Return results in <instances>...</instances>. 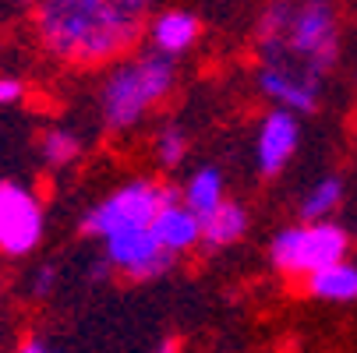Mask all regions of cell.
I'll list each match as a JSON object with an SVG mask.
<instances>
[{
  "label": "cell",
  "instance_id": "6da1fadb",
  "mask_svg": "<svg viewBox=\"0 0 357 353\" xmlns=\"http://www.w3.org/2000/svg\"><path fill=\"white\" fill-rule=\"evenodd\" d=\"M32 25L46 54L75 68H103L142 36L138 11L121 0H36Z\"/></svg>",
  "mask_w": 357,
  "mask_h": 353
},
{
  "label": "cell",
  "instance_id": "7a4b0ae2",
  "mask_svg": "<svg viewBox=\"0 0 357 353\" xmlns=\"http://www.w3.org/2000/svg\"><path fill=\"white\" fill-rule=\"evenodd\" d=\"M340 57V11L336 0H290L280 32L259 36V61L283 68L308 81H322Z\"/></svg>",
  "mask_w": 357,
  "mask_h": 353
},
{
  "label": "cell",
  "instance_id": "3957f363",
  "mask_svg": "<svg viewBox=\"0 0 357 353\" xmlns=\"http://www.w3.org/2000/svg\"><path fill=\"white\" fill-rule=\"evenodd\" d=\"M177 71L170 54H138L117 64L99 85V117L110 131H131L174 92Z\"/></svg>",
  "mask_w": 357,
  "mask_h": 353
},
{
  "label": "cell",
  "instance_id": "277c9868",
  "mask_svg": "<svg viewBox=\"0 0 357 353\" xmlns=\"http://www.w3.org/2000/svg\"><path fill=\"white\" fill-rule=\"evenodd\" d=\"M347 247H350L347 230L336 226L333 219H319V223H308V226L280 230L269 244V258L287 276H308L322 265L343 262Z\"/></svg>",
  "mask_w": 357,
  "mask_h": 353
},
{
  "label": "cell",
  "instance_id": "5b68a950",
  "mask_svg": "<svg viewBox=\"0 0 357 353\" xmlns=\"http://www.w3.org/2000/svg\"><path fill=\"white\" fill-rule=\"evenodd\" d=\"M160 191H163V184L138 177V180L117 187L107 201L92 205L85 212V219H82V230L89 237H110V233H117L124 226H149L152 216H156L160 205H163Z\"/></svg>",
  "mask_w": 357,
  "mask_h": 353
},
{
  "label": "cell",
  "instance_id": "8992f818",
  "mask_svg": "<svg viewBox=\"0 0 357 353\" xmlns=\"http://www.w3.org/2000/svg\"><path fill=\"white\" fill-rule=\"evenodd\" d=\"M39 240H43L39 198L18 180H0V255L8 258L32 255Z\"/></svg>",
  "mask_w": 357,
  "mask_h": 353
},
{
  "label": "cell",
  "instance_id": "52a82bcc",
  "mask_svg": "<svg viewBox=\"0 0 357 353\" xmlns=\"http://www.w3.org/2000/svg\"><path fill=\"white\" fill-rule=\"evenodd\" d=\"M107 240V258L114 269H121L128 279L135 283H145V279H156V276H167L174 269V251H167L156 233L149 226H124Z\"/></svg>",
  "mask_w": 357,
  "mask_h": 353
},
{
  "label": "cell",
  "instance_id": "ba28073f",
  "mask_svg": "<svg viewBox=\"0 0 357 353\" xmlns=\"http://www.w3.org/2000/svg\"><path fill=\"white\" fill-rule=\"evenodd\" d=\"M297 141H301V131H297V117L294 110H283L276 107L273 113H266L262 127H259V141H255V152H259V170L266 177H276L290 156L297 152Z\"/></svg>",
  "mask_w": 357,
  "mask_h": 353
},
{
  "label": "cell",
  "instance_id": "9c48e42d",
  "mask_svg": "<svg viewBox=\"0 0 357 353\" xmlns=\"http://www.w3.org/2000/svg\"><path fill=\"white\" fill-rule=\"evenodd\" d=\"M259 88L283 110H294V113H315L319 110V81H308L294 71L259 64Z\"/></svg>",
  "mask_w": 357,
  "mask_h": 353
},
{
  "label": "cell",
  "instance_id": "30bf717a",
  "mask_svg": "<svg viewBox=\"0 0 357 353\" xmlns=\"http://www.w3.org/2000/svg\"><path fill=\"white\" fill-rule=\"evenodd\" d=\"M149 230L156 233V240L181 255V251H191L198 240H202V216L191 212L184 201H174V205H160V212L152 216Z\"/></svg>",
  "mask_w": 357,
  "mask_h": 353
},
{
  "label": "cell",
  "instance_id": "8fae6325",
  "mask_svg": "<svg viewBox=\"0 0 357 353\" xmlns=\"http://www.w3.org/2000/svg\"><path fill=\"white\" fill-rule=\"evenodd\" d=\"M149 36H152V46H156L160 54L174 57V54H184V49H191L198 42L202 22L188 11H167L149 25Z\"/></svg>",
  "mask_w": 357,
  "mask_h": 353
},
{
  "label": "cell",
  "instance_id": "7c38bea8",
  "mask_svg": "<svg viewBox=\"0 0 357 353\" xmlns=\"http://www.w3.org/2000/svg\"><path fill=\"white\" fill-rule=\"evenodd\" d=\"M308 283V293L319 297V300H357V265H347V262H333V265H322L315 272L304 276Z\"/></svg>",
  "mask_w": 357,
  "mask_h": 353
},
{
  "label": "cell",
  "instance_id": "4fadbf2b",
  "mask_svg": "<svg viewBox=\"0 0 357 353\" xmlns=\"http://www.w3.org/2000/svg\"><path fill=\"white\" fill-rule=\"evenodd\" d=\"M248 230V212L244 205H237V201H220V205L202 219V240H206L209 247H227L234 240H241Z\"/></svg>",
  "mask_w": 357,
  "mask_h": 353
},
{
  "label": "cell",
  "instance_id": "5bb4252c",
  "mask_svg": "<svg viewBox=\"0 0 357 353\" xmlns=\"http://www.w3.org/2000/svg\"><path fill=\"white\" fill-rule=\"evenodd\" d=\"M220 201H223V177H220V170L216 166H202L188 180V187H184V205L206 219Z\"/></svg>",
  "mask_w": 357,
  "mask_h": 353
},
{
  "label": "cell",
  "instance_id": "9a60e30c",
  "mask_svg": "<svg viewBox=\"0 0 357 353\" xmlns=\"http://www.w3.org/2000/svg\"><path fill=\"white\" fill-rule=\"evenodd\" d=\"M340 198H343V180H340V177L319 180L308 194H304V201H301V219H304V223L329 219V212L340 205Z\"/></svg>",
  "mask_w": 357,
  "mask_h": 353
},
{
  "label": "cell",
  "instance_id": "2e32d148",
  "mask_svg": "<svg viewBox=\"0 0 357 353\" xmlns=\"http://www.w3.org/2000/svg\"><path fill=\"white\" fill-rule=\"evenodd\" d=\"M39 156H43L46 166H71L82 156V138L75 131L54 127L39 138Z\"/></svg>",
  "mask_w": 357,
  "mask_h": 353
},
{
  "label": "cell",
  "instance_id": "e0dca14e",
  "mask_svg": "<svg viewBox=\"0 0 357 353\" xmlns=\"http://www.w3.org/2000/svg\"><path fill=\"white\" fill-rule=\"evenodd\" d=\"M184 156H188V134H184V127H177V124L160 127V134H156V159H160V166L174 170V166L184 163Z\"/></svg>",
  "mask_w": 357,
  "mask_h": 353
},
{
  "label": "cell",
  "instance_id": "ac0fdd59",
  "mask_svg": "<svg viewBox=\"0 0 357 353\" xmlns=\"http://www.w3.org/2000/svg\"><path fill=\"white\" fill-rule=\"evenodd\" d=\"M22 95H25V81H22V78H11V74L0 78V107H11V103H18Z\"/></svg>",
  "mask_w": 357,
  "mask_h": 353
},
{
  "label": "cell",
  "instance_id": "d6986e66",
  "mask_svg": "<svg viewBox=\"0 0 357 353\" xmlns=\"http://www.w3.org/2000/svg\"><path fill=\"white\" fill-rule=\"evenodd\" d=\"M54 279H57V269H54V265H43V269L36 272V283H32V293H36V297H46L50 290H54Z\"/></svg>",
  "mask_w": 357,
  "mask_h": 353
},
{
  "label": "cell",
  "instance_id": "ffe728a7",
  "mask_svg": "<svg viewBox=\"0 0 357 353\" xmlns=\"http://www.w3.org/2000/svg\"><path fill=\"white\" fill-rule=\"evenodd\" d=\"M110 272H114V265H110V258L103 255L99 262H92V269H89V279H92V283H99V279H107Z\"/></svg>",
  "mask_w": 357,
  "mask_h": 353
},
{
  "label": "cell",
  "instance_id": "44dd1931",
  "mask_svg": "<svg viewBox=\"0 0 357 353\" xmlns=\"http://www.w3.org/2000/svg\"><path fill=\"white\" fill-rule=\"evenodd\" d=\"M18 353H50V350H46L39 339H29V343H22V350H18Z\"/></svg>",
  "mask_w": 357,
  "mask_h": 353
},
{
  "label": "cell",
  "instance_id": "7402d4cb",
  "mask_svg": "<svg viewBox=\"0 0 357 353\" xmlns=\"http://www.w3.org/2000/svg\"><path fill=\"white\" fill-rule=\"evenodd\" d=\"M156 353H181V343H177V339H163Z\"/></svg>",
  "mask_w": 357,
  "mask_h": 353
},
{
  "label": "cell",
  "instance_id": "603a6c76",
  "mask_svg": "<svg viewBox=\"0 0 357 353\" xmlns=\"http://www.w3.org/2000/svg\"><path fill=\"white\" fill-rule=\"evenodd\" d=\"M121 4H124V8H135V11H138L142 4H149V0H121Z\"/></svg>",
  "mask_w": 357,
  "mask_h": 353
}]
</instances>
